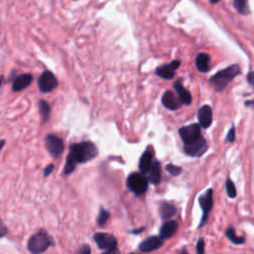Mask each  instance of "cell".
Here are the masks:
<instances>
[{
    "label": "cell",
    "instance_id": "cell-2",
    "mask_svg": "<svg viewBox=\"0 0 254 254\" xmlns=\"http://www.w3.org/2000/svg\"><path fill=\"white\" fill-rule=\"evenodd\" d=\"M53 245H54L53 238L45 229H41L35 234H33L27 242L28 250L34 254L44 253L45 251H47L49 247Z\"/></svg>",
    "mask_w": 254,
    "mask_h": 254
},
{
    "label": "cell",
    "instance_id": "cell-7",
    "mask_svg": "<svg viewBox=\"0 0 254 254\" xmlns=\"http://www.w3.org/2000/svg\"><path fill=\"white\" fill-rule=\"evenodd\" d=\"M45 142L51 156H53L54 158H58L63 154L64 150V145L60 137L56 136L55 134H48L46 136Z\"/></svg>",
    "mask_w": 254,
    "mask_h": 254
},
{
    "label": "cell",
    "instance_id": "cell-34",
    "mask_svg": "<svg viewBox=\"0 0 254 254\" xmlns=\"http://www.w3.org/2000/svg\"><path fill=\"white\" fill-rule=\"evenodd\" d=\"M5 145V140H0V153H1V149L4 147Z\"/></svg>",
    "mask_w": 254,
    "mask_h": 254
},
{
    "label": "cell",
    "instance_id": "cell-31",
    "mask_svg": "<svg viewBox=\"0 0 254 254\" xmlns=\"http://www.w3.org/2000/svg\"><path fill=\"white\" fill-rule=\"evenodd\" d=\"M54 168H55V166H54L53 164H49V165L45 168V170H44V172H43L44 177H48V176H50V175H51V173L54 171Z\"/></svg>",
    "mask_w": 254,
    "mask_h": 254
},
{
    "label": "cell",
    "instance_id": "cell-10",
    "mask_svg": "<svg viewBox=\"0 0 254 254\" xmlns=\"http://www.w3.org/2000/svg\"><path fill=\"white\" fill-rule=\"evenodd\" d=\"M198 202L200 204V207L202 209V218H201V223H200V226H202L206 220H207V215H208V212L209 210L211 209L212 207V204H213V199H212V190H206V192L202 195L199 196L198 198Z\"/></svg>",
    "mask_w": 254,
    "mask_h": 254
},
{
    "label": "cell",
    "instance_id": "cell-12",
    "mask_svg": "<svg viewBox=\"0 0 254 254\" xmlns=\"http://www.w3.org/2000/svg\"><path fill=\"white\" fill-rule=\"evenodd\" d=\"M180 66V61H173L170 64L159 66L156 69V74L164 79H172L175 75L176 69Z\"/></svg>",
    "mask_w": 254,
    "mask_h": 254
},
{
    "label": "cell",
    "instance_id": "cell-23",
    "mask_svg": "<svg viewBox=\"0 0 254 254\" xmlns=\"http://www.w3.org/2000/svg\"><path fill=\"white\" fill-rule=\"evenodd\" d=\"M235 9L241 14H248L249 7H248V0H233Z\"/></svg>",
    "mask_w": 254,
    "mask_h": 254
},
{
    "label": "cell",
    "instance_id": "cell-30",
    "mask_svg": "<svg viewBox=\"0 0 254 254\" xmlns=\"http://www.w3.org/2000/svg\"><path fill=\"white\" fill-rule=\"evenodd\" d=\"M7 233H8V228L6 227V225L3 223V221L0 218V238L4 237Z\"/></svg>",
    "mask_w": 254,
    "mask_h": 254
},
{
    "label": "cell",
    "instance_id": "cell-15",
    "mask_svg": "<svg viewBox=\"0 0 254 254\" xmlns=\"http://www.w3.org/2000/svg\"><path fill=\"white\" fill-rule=\"evenodd\" d=\"M197 117H198V122H199L200 127L208 128L210 126V124H211V121H212V111H211V108L208 105H203L198 110Z\"/></svg>",
    "mask_w": 254,
    "mask_h": 254
},
{
    "label": "cell",
    "instance_id": "cell-5",
    "mask_svg": "<svg viewBox=\"0 0 254 254\" xmlns=\"http://www.w3.org/2000/svg\"><path fill=\"white\" fill-rule=\"evenodd\" d=\"M93 240L97 247L106 253H115L117 250V239L110 233L97 232L93 235Z\"/></svg>",
    "mask_w": 254,
    "mask_h": 254
},
{
    "label": "cell",
    "instance_id": "cell-25",
    "mask_svg": "<svg viewBox=\"0 0 254 254\" xmlns=\"http://www.w3.org/2000/svg\"><path fill=\"white\" fill-rule=\"evenodd\" d=\"M225 234H226L227 238H228L231 242H233L234 244H241V243H243V242L245 241V239H244L243 237H238V236L235 235V232H234L233 227H228Z\"/></svg>",
    "mask_w": 254,
    "mask_h": 254
},
{
    "label": "cell",
    "instance_id": "cell-4",
    "mask_svg": "<svg viewBox=\"0 0 254 254\" xmlns=\"http://www.w3.org/2000/svg\"><path fill=\"white\" fill-rule=\"evenodd\" d=\"M149 180L143 173H131L126 181L127 188L136 195H140L146 192L148 189Z\"/></svg>",
    "mask_w": 254,
    "mask_h": 254
},
{
    "label": "cell",
    "instance_id": "cell-8",
    "mask_svg": "<svg viewBox=\"0 0 254 254\" xmlns=\"http://www.w3.org/2000/svg\"><path fill=\"white\" fill-rule=\"evenodd\" d=\"M206 149H207V144L205 139L202 136H200L199 138H197L196 140L190 143L185 144V147H184L185 153L191 157L201 156L206 151Z\"/></svg>",
    "mask_w": 254,
    "mask_h": 254
},
{
    "label": "cell",
    "instance_id": "cell-1",
    "mask_svg": "<svg viewBox=\"0 0 254 254\" xmlns=\"http://www.w3.org/2000/svg\"><path fill=\"white\" fill-rule=\"evenodd\" d=\"M98 155L97 146L90 141L73 143L69 146V153L66 157L64 175L68 176L74 170L77 164L86 163Z\"/></svg>",
    "mask_w": 254,
    "mask_h": 254
},
{
    "label": "cell",
    "instance_id": "cell-28",
    "mask_svg": "<svg viewBox=\"0 0 254 254\" xmlns=\"http://www.w3.org/2000/svg\"><path fill=\"white\" fill-rule=\"evenodd\" d=\"M90 252H91V249L87 244L81 245L80 248L77 250V253H80V254H89Z\"/></svg>",
    "mask_w": 254,
    "mask_h": 254
},
{
    "label": "cell",
    "instance_id": "cell-13",
    "mask_svg": "<svg viewBox=\"0 0 254 254\" xmlns=\"http://www.w3.org/2000/svg\"><path fill=\"white\" fill-rule=\"evenodd\" d=\"M162 104L170 110H177L181 107L182 101L180 97H177L174 92L167 90L162 96Z\"/></svg>",
    "mask_w": 254,
    "mask_h": 254
},
{
    "label": "cell",
    "instance_id": "cell-24",
    "mask_svg": "<svg viewBox=\"0 0 254 254\" xmlns=\"http://www.w3.org/2000/svg\"><path fill=\"white\" fill-rule=\"evenodd\" d=\"M109 218V211L106 210L104 207H100L99 209V212H98V216H97V219H96V222L99 226H104L105 223L107 222Z\"/></svg>",
    "mask_w": 254,
    "mask_h": 254
},
{
    "label": "cell",
    "instance_id": "cell-14",
    "mask_svg": "<svg viewBox=\"0 0 254 254\" xmlns=\"http://www.w3.org/2000/svg\"><path fill=\"white\" fill-rule=\"evenodd\" d=\"M33 81V75L31 73H22L13 79L12 90L17 92L27 88Z\"/></svg>",
    "mask_w": 254,
    "mask_h": 254
},
{
    "label": "cell",
    "instance_id": "cell-33",
    "mask_svg": "<svg viewBox=\"0 0 254 254\" xmlns=\"http://www.w3.org/2000/svg\"><path fill=\"white\" fill-rule=\"evenodd\" d=\"M253 80H254V71H251V72H249V74H248V81L251 82V81H253Z\"/></svg>",
    "mask_w": 254,
    "mask_h": 254
},
{
    "label": "cell",
    "instance_id": "cell-26",
    "mask_svg": "<svg viewBox=\"0 0 254 254\" xmlns=\"http://www.w3.org/2000/svg\"><path fill=\"white\" fill-rule=\"evenodd\" d=\"M226 191H227V195L229 197H235L236 189H235V186H234L233 182L229 179L226 181Z\"/></svg>",
    "mask_w": 254,
    "mask_h": 254
},
{
    "label": "cell",
    "instance_id": "cell-21",
    "mask_svg": "<svg viewBox=\"0 0 254 254\" xmlns=\"http://www.w3.org/2000/svg\"><path fill=\"white\" fill-rule=\"evenodd\" d=\"M38 107H39V111H40V114L42 117V121H43V123H46L50 119V114H51L50 104L46 100L40 99L38 102Z\"/></svg>",
    "mask_w": 254,
    "mask_h": 254
},
{
    "label": "cell",
    "instance_id": "cell-32",
    "mask_svg": "<svg viewBox=\"0 0 254 254\" xmlns=\"http://www.w3.org/2000/svg\"><path fill=\"white\" fill-rule=\"evenodd\" d=\"M234 138H235V136H234V128L232 127V128H230V130H229V132H228V134H227L226 141L231 143V142L234 141Z\"/></svg>",
    "mask_w": 254,
    "mask_h": 254
},
{
    "label": "cell",
    "instance_id": "cell-35",
    "mask_svg": "<svg viewBox=\"0 0 254 254\" xmlns=\"http://www.w3.org/2000/svg\"><path fill=\"white\" fill-rule=\"evenodd\" d=\"M245 104H246V105H252V106H254V100H252V101H247Z\"/></svg>",
    "mask_w": 254,
    "mask_h": 254
},
{
    "label": "cell",
    "instance_id": "cell-36",
    "mask_svg": "<svg viewBox=\"0 0 254 254\" xmlns=\"http://www.w3.org/2000/svg\"><path fill=\"white\" fill-rule=\"evenodd\" d=\"M209 1H210V2H211V3H213V4H214V3H216V2H218V1H219V0H209Z\"/></svg>",
    "mask_w": 254,
    "mask_h": 254
},
{
    "label": "cell",
    "instance_id": "cell-20",
    "mask_svg": "<svg viewBox=\"0 0 254 254\" xmlns=\"http://www.w3.org/2000/svg\"><path fill=\"white\" fill-rule=\"evenodd\" d=\"M195 66L201 71L205 72L209 69V56L205 53H200L195 58Z\"/></svg>",
    "mask_w": 254,
    "mask_h": 254
},
{
    "label": "cell",
    "instance_id": "cell-29",
    "mask_svg": "<svg viewBox=\"0 0 254 254\" xmlns=\"http://www.w3.org/2000/svg\"><path fill=\"white\" fill-rule=\"evenodd\" d=\"M203 251H204V241L202 239H199L196 244V252L198 254H201L203 253Z\"/></svg>",
    "mask_w": 254,
    "mask_h": 254
},
{
    "label": "cell",
    "instance_id": "cell-9",
    "mask_svg": "<svg viewBox=\"0 0 254 254\" xmlns=\"http://www.w3.org/2000/svg\"><path fill=\"white\" fill-rule=\"evenodd\" d=\"M179 133H180L181 138L185 144L190 143L201 136L200 135V125L190 124L188 126H184L179 130Z\"/></svg>",
    "mask_w": 254,
    "mask_h": 254
},
{
    "label": "cell",
    "instance_id": "cell-11",
    "mask_svg": "<svg viewBox=\"0 0 254 254\" xmlns=\"http://www.w3.org/2000/svg\"><path fill=\"white\" fill-rule=\"evenodd\" d=\"M163 245V240L158 236H149L144 239L138 246L141 252H152L159 249Z\"/></svg>",
    "mask_w": 254,
    "mask_h": 254
},
{
    "label": "cell",
    "instance_id": "cell-3",
    "mask_svg": "<svg viewBox=\"0 0 254 254\" xmlns=\"http://www.w3.org/2000/svg\"><path fill=\"white\" fill-rule=\"evenodd\" d=\"M240 73V67L238 64H232L222 70H219L213 76L210 77L209 81L212 83L217 91H220L225 88V86L234 78L237 74Z\"/></svg>",
    "mask_w": 254,
    "mask_h": 254
},
{
    "label": "cell",
    "instance_id": "cell-17",
    "mask_svg": "<svg viewBox=\"0 0 254 254\" xmlns=\"http://www.w3.org/2000/svg\"><path fill=\"white\" fill-rule=\"evenodd\" d=\"M178 229V223L174 220H170L165 222L160 228V237L162 239L171 238Z\"/></svg>",
    "mask_w": 254,
    "mask_h": 254
},
{
    "label": "cell",
    "instance_id": "cell-6",
    "mask_svg": "<svg viewBox=\"0 0 254 254\" xmlns=\"http://www.w3.org/2000/svg\"><path fill=\"white\" fill-rule=\"evenodd\" d=\"M59 82L55 74L50 70H45L42 72L38 79V86L41 92L49 93L58 86Z\"/></svg>",
    "mask_w": 254,
    "mask_h": 254
},
{
    "label": "cell",
    "instance_id": "cell-22",
    "mask_svg": "<svg viewBox=\"0 0 254 254\" xmlns=\"http://www.w3.org/2000/svg\"><path fill=\"white\" fill-rule=\"evenodd\" d=\"M176 211H177L176 207L173 204L168 202H163L160 206V214L163 219H168L172 217L176 213Z\"/></svg>",
    "mask_w": 254,
    "mask_h": 254
},
{
    "label": "cell",
    "instance_id": "cell-27",
    "mask_svg": "<svg viewBox=\"0 0 254 254\" xmlns=\"http://www.w3.org/2000/svg\"><path fill=\"white\" fill-rule=\"evenodd\" d=\"M166 170H167L172 176H174V177L179 176V175L181 174V172H182V169H181L180 167L175 166V165H172V164L167 165V166H166Z\"/></svg>",
    "mask_w": 254,
    "mask_h": 254
},
{
    "label": "cell",
    "instance_id": "cell-18",
    "mask_svg": "<svg viewBox=\"0 0 254 254\" xmlns=\"http://www.w3.org/2000/svg\"><path fill=\"white\" fill-rule=\"evenodd\" d=\"M148 173V180L153 185H158L161 182V164L158 161L152 163Z\"/></svg>",
    "mask_w": 254,
    "mask_h": 254
},
{
    "label": "cell",
    "instance_id": "cell-16",
    "mask_svg": "<svg viewBox=\"0 0 254 254\" xmlns=\"http://www.w3.org/2000/svg\"><path fill=\"white\" fill-rule=\"evenodd\" d=\"M153 150L151 148H148L145 150V152L142 154L140 161H139V170L141 173L145 174L149 171L152 163H153Z\"/></svg>",
    "mask_w": 254,
    "mask_h": 254
},
{
    "label": "cell",
    "instance_id": "cell-19",
    "mask_svg": "<svg viewBox=\"0 0 254 254\" xmlns=\"http://www.w3.org/2000/svg\"><path fill=\"white\" fill-rule=\"evenodd\" d=\"M174 87H175V89H176V91H177V93H178V95H179V97H180L182 103H184V104H186V105L190 104V102H191V95H190V93L183 86V84L181 83L180 80H177V81L175 82Z\"/></svg>",
    "mask_w": 254,
    "mask_h": 254
}]
</instances>
